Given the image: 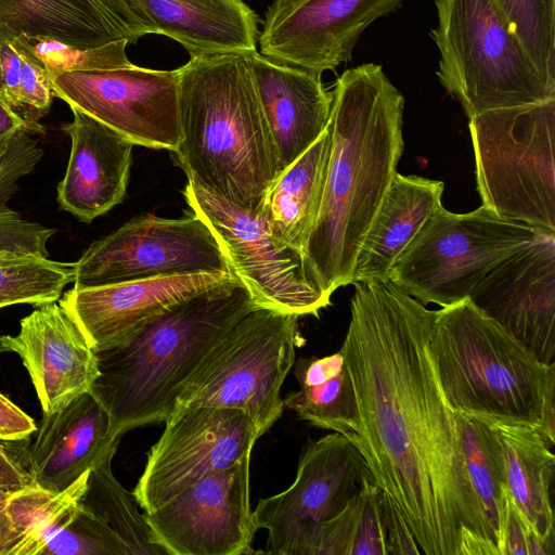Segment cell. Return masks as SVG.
Segmentation results:
<instances>
[{
  "mask_svg": "<svg viewBox=\"0 0 555 555\" xmlns=\"http://www.w3.org/2000/svg\"><path fill=\"white\" fill-rule=\"evenodd\" d=\"M201 272L233 274L208 224L194 212L179 219L146 214L94 241L75 262L73 287Z\"/></svg>",
  "mask_w": 555,
  "mask_h": 555,
  "instance_id": "11",
  "label": "cell"
},
{
  "mask_svg": "<svg viewBox=\"0 0 555 555\" xmlns=\"http://www.w3.org/2000/svg\"><path fill=\"white\" fill-rule=\"evenodd\" d=\"M456 414L466 470L502 555L507 487L501 444L492 426Z\"/></svg>",
  "mask_w": 555,
  "mask_h": 555,
  "instance_id": "32",
  "label": "cell"
},
{
  "mask_svg": "<svg viewBox=\"0 0 555 555\" xmlns=\"http://www.w3.org/2000/svg\"><path fill=\"white\" fill-rule=\"evenodd\" d=\"M156 34L133 0H0V37H46L87 49Z\"/></svg>",
  "mask_w": 555,
  "mask_h": 555,
  "instance_id": "20",
  "label": "cell"
},
{
  "mask_svg": "<svg viewBox=\"0 0 555 555\" xmlns=\"http://www.w3.org/2000/svg\"><path fill=\"white\" fill-rule=\"evenodd\" d=\"M380 498L388 555L422 554L410 527L395 502L383 491Z\"/></svg>",
  "mask_w": 555,
  "mask_h": 555,
  "instance_id": "41",
  "label": "cell"
},
{
  "mask_svg": "<svg viewBox=\"0 0 555 555\" xmlns=\"http://www.w3.org/2000/svg\"><path fill=\"white\" fill-rule=\"evenodd\" d=\"M90 470L60 492L31 482L3 496L10 526L7 555H41L50 539L70 519L87 489Z\"/></svg>",
  "mask_w": 555,
  "mask_h": 555,
  "instance_id": "29",
  "label": "cell"
},
{
  "mask_svg": "<svg viewBox=\"0 0 555 555\" xmlns=\"http://www.w3.org/2000/svg\"><path fill=\"white\" fill-rule=\"evenodd\" d=\"M298 319L266 307L248 312L199 363L175 410L237 409L249 416L260 436L266 434L283 414L280 392L295 363Z\"/></svg>",
  "mask_w": 555,
  "mask_h": 555,
  "instance_id": "9",
  "label": "cell"
},
{
  "mask_svg": "<svg viewBox=\"0 0 555 555\" xmlns=\"http://www.w3.org/2000/svg\"><path fill=\"white\" fill-rule=\"evenodd\" d=\"M380 495L382 490L373 479L365 481L350 555H388Z\"/></svg>",
  "mask_w": 555,
  "mask_h": 555,
  "instance_id": "38",
  "label": "cell"
},
{
  "mask_svg": "<svg viewBox=\"0 0 555 555\" xmlns=\"http://www.w3.org/2000/svg\"><path fill=\"white\" fill-rule=\"evenodd\" d=\"M179 117L172 154L188 181L260 211L281 167L247 54L191 57L179 67Z\"/></svg>",
  "mask_w": 555,
  "mask_h": 555,
  "instance_id": "3",
  "label": "cell"
},
{
  "mask_svg": "<svg viewBox=\"0 0 555 555\" xmlns=\"http://www.w3.org/2000/svg\"><path fill=\"white\" fill-rule=\"evenodd\" d=\"M31 483L26 467L0 442V496Z\"/></svg>",
  "mask_w": 555,
  "mask_h": 555,
  "instance_id": "43",
  "label": "cell"
},
{
  "mask_svg": "<svg viewBox=\"0 0 555 555\" xmlns=\"http://www.w3.org/2000/svg\"><path fill=\"white\" fill-rule=\"evenodd\" d=\"M373 479L349 436L334 433L302 448L294 482L260 499L253 512L258 529L268 530V553L304 555L318 526L338 514Z\"/></svg>",
  "mask_w": 555,
  "mask_h": 555,
  "instance_id": "12",
  "label": "cell"
},
{
  "mask_svg": "<svg viewBox=\"0 0 555 555\" xmlns=\"http://www.w3.org/2000/svg\"><path fill=\"white\" fill-rule=\"evenodd\" d=\"M55 98L134 145L173 152L180 140L179 68L75 70L52 79Z\"/></svg>",
  "mask_w": 555,
  "mask_h": 555,
  "instance_id": "14",
  "label": "cell"
},
{
  "mask_svg": "<svg viewBox=\"0 0 555 555\" xmlns=\"http://www.w3.org/2000/svg\"><path fill=\"white\" fill-rule=\"evenodd\" d=\"M331 151L328 121L317 141L273 180L260 209L271 233L302 254L320 212Z\"/></svg>",
  "mask_w": 555,
  "mask_h": 555,
  "instance_id": "26",
  "label": "cell"
},
{
  "mask_svg": "<svg viewBox=\"0 0 555 555\" xmlns=\"http://www.w3.org/2000/svg\"><path fill=\"white\" fill-rule=\"evenodd\" d=\"M42 65L51 82L62 73L111 69L132 65L126 54L128 41L121 39L96 48H76L46 37H16Z\"/></svg>",
  "mask_w": 555,
  "mask_h": 555,
  "instance_id": "36",
  "label": "cell"
},
{
  "mask_svg": "<svg viewBox=\"0 0 555 555\" xmlns=\"http://www.w3.org/2000/svg\"><path fill=\"white\" fill-rule=\"evenodd\" d=\"M10 543V526L3 505V496H0V555H7Z\"/></svg>",
  "mask_w": 555,
  "mask_h": 555,
  "instance_id": "45",
  "label": "cell"
},
{
  "mask_svg": "<svg viewBox=\"0 0 555 555\" xmlns=\"http://www.w3.org/2000/svg\"><path fill=\"white\" fill-rule=\"evenodd\" d=\"M547 234L481 205L464 214L437 208L391 269L389 281L423 305L470 297L500 262Z\"/></svg>",
  "mask_w": 555,
  "mask_h": 555,
  "instance_id": "8",
  "label": "cell"
},
{
  "mask_svg": "<svg viewBox=\"0 0 555 555\" xmlns=\"http://www.w3.org/2000/svg\"><path fill=\"white\" fill-rule=\"evenodd\" d=\"M34 420L0 392V441H20L35 433Z\"/></svg>",
  "mask_w": 555,
  "mask_h": 555,
  "instance_id": "42",
  "label": "cell"
},
{
  "mask_svg": "<svg viewBox=\"0 0 555 555\" xmlns=\"http://www.w3.org/2000/svg\"><path fill=\"white\" fill-rule=\"evenodd\" d=\"M183 195L211 229L233 274L259 307L302 317L318 315L331 305L304 254L276 238L260 211L235 206L191 181Z\"/></svg>",
  "mask_w": 555,
  "mask_h": 555,
  "instance_id": "10",
  "label": "cell"
},
{
  "mask_svg": "<svg viewBox=\"0 0 555 555\" xmlns=\"http://www.w3.org/2000/svg\"><path fill=\"white\" fill-rule=\"evenodd\" d=\"M332 151L320 212L304 250L330 296L352 284L362 240L403 153L404 96L383 67L365 63L335 81Z\"/></svg>",
  "mask_w": 555,
  "mask_h": 555,
  "instance_id": "2",
  "label": "cell"
},
{
  "mask_svg": "<svg viewBox=\"0 0 555 555\" xmlns=\"http://www.w3.org/2000/svg\"><path fill=\"white\" fill-rule=\"evenodd\" d=\"M41 555H127L113 530L79 501L70 519L46 544Z\"/></svg>",
  "mask_w": 555,
  "mask_h": 555,
  "instance_id": "37",
  "label": "cell"
},
{
  "mask_svg": "<svg viewBox=\"0 0 555 555\" xmlns=\"http://www.w3.org/2000/svg\"><path fill=\"white\" fill-rule=\"evenodd\" d=\"M429 350L455 413L538 429L555 442V363L546 364L469 299L435 310Z\"/></svg>",
  "mask_w": 555,
  "mask_h": 555,
  "instance_id": "5",
  "label": "cell"
},
{
  "mask_svg": "<svg viewBox=\"0 0 555 555\" xmlns=\"http://www.w3.org/2000/svg\"><path fill=\"white\" fill-rule=\"evenodd\" d=\"M22 130L31 133L27 125L0 100V146Z\"/></svg>",
  "mask_w": 555,
  "mask_h": 555,
  "instance_id": "44",
  "label": "cell"
},
{
  "mask_svg": "<svg viewBox=\"0 0 555 555\" xmlns=\"http://www.w3.org/2000/svg\"><path fill=\"white\" fill-rule=\"evenodd\" d=\"M436 75L469 118L555 98L490 0H435Z\"/></svg>",
  "mask_w": 555,
  "mask_h": 555,
  "instance_id": "7",
  "label": "cell"
},
{
  "mask_svg": "<svg viewBox=\"0 0 555 555\" xmlns=\"http://www.w3.org/2000/svg\"><path fill=\"white\" fill-rule=\"evenodd\" d=\"M1 343L20 356L44 413L89 392L99 375L95 349L59 300L37 306Z\"/></svg>",
  "mask_w": 555,
  "mask_h": 555,
  "instance_id": "19",
  "label": "cell"
},
{
  "mask_svg": "<svg viewBox=\"0 0 555 555\" xmlns=\"http://www.w3.org/2000/svg\"><path fill=\"white\" fill-rule=\"evenodd\" d=\"M75 279V262L0 249V309L28 304L40 306L57 301Z\"/></svg>",
  "mask_w": 555,
  "mask_h": 555,
  "instance_id": "34",
  "label": "cell"
},
{
  "mask_svg": "<svg viewBox=\"0 0 555 555\" xmlns=\"http://www.w3.org/2000/svg\"><path fill=\"white\" fill-rule=\"evenodd\" d=\"M498 435L507 492L529 528L554 554L555 518L551 487L555 474L552 447L541 433L526 426H492Z\"/></svg>",
  "mask_w": 555,
  "mask_h": 555,
  "instance_id": "27",
  "label": "cell"
},
{
  "mask_svg": "<svg viewBox=\"0 0 555 555\" xmlns=\"http://www.w3.org/2000/svg\"><path fill=\"white\" fill-rule=\"evenodd\" d=\"M113 457L108 455L90 470L80 503L113 530L127 555H168L155 542L145 515L138 509L134 493L115 478Z\"/></svg>",
  "mask_w": 555,
  "mask_h": 555,
  "instance_id": "31",
  "label": "cell"
},
{
  "mask_svg": "<svg viewBox=\"0 0 555 555\" xmlns=\"http://www.w3.org/2000/svg\"><path fill=\"white\" fill-rule=\"evenodd\" d=\"M156 34L191 57L257 51L258 15L242 0H133Z\"/></svg>",
  "mask_w": 555,
  "mask_h": 555,
  "instance_id": "24",
  "label": "cell"
},
{
  "mask_svg": "<svg viewBox=\"0 0 555 555\" xmlns=\"http://www.w3.org/2000/svg\"><path fill=\"white\" fill-rule=\"evenodd\" d=\"M468 299L540 361L555 363V235L500 262Z\"/></svg>",
  "mask_w": 555,
  "mask_h": 555,
  "instance_id": "17",
  "label": "cell"
},
{
  "mask_svg": "<svg viewBox=\"0 0 555 555\" xmlns=\"http://www.w3.org/2000/svg\"><path fill=\"white\" fill-rule=\"evenodd\" d=\"M502 555H550L541 540L526 524L508 492L503 526Z\"/></svg>",
  "mask_w": 555,
  "mask_h": 555,
  "instance_id": "40",
  "label": "cell"
},
{
  "mask_svg": "<svg viewBox=\"0 0 555 555\" xmlns=\"http://www.w3.org/2000/svg\"><path fill=\"white\" fill-rule=\"evenodd\" d=\"M54 98L42 65L16 37H0V100L33 134H44L40 119L49 113Z\"/></svg>",
  "mask_w": 555,
  "mask_h": 555,
  "instance_id": "33",
  "label": "cell"
},
{
  "mask_svg": "<svg viewBox=\"0 0 555 555\" xmlns=\"http://www.w3.org/2000/svg\"><path fill=\"white\" fill-rule=\"evenodd\" d=\"M340 350L359 429L346 434L425 555H500L469 480L457 414L429 350L435 310L391 281L357 282Z\"/></svg>",
  "mask_w": 555,
  "mask_h": 555,
  "instance_id": "1",
  "label": "cell"
},
{
  "mask_svg": "<svg viewBox=\"0 0 555 555\" xmlns=\"http://www.w3.org/2000/svg\"><path fill=\"white\" fill-rule=\"evenodd\" d=\"M233 276L223 272H201L73 287L62 294L59 302L95 351H100L127 343L175 305Z\"/></svg>",
  "mask_w": 555,
  "mask_h": 555,
  "instance_id": "18",
  "label": "cell"
},
{
  "mask_svg": "<svg viewBox=\"0 0 555 555\" xmlns=\"http://www.w3.org/2000/svg\"><path fill=\"white\" fill-rule=\"evenodd\" d=\"M294 375L299 388L283 400L300 420L339 434H356L359 412L341 350L325 357L299 358Z\"/></svg>",
  "mask_w": 555,
  "mask_h": 555,
  "instance_id": "28",
  "label": "cell"
},
{
  "mask_svg": "<svg viewBox=\"0 0 555 555\" xmlns=\"http://www.w3.org/2000/svg\"><path fill=\"white\" fill-rule=\"evenodd\" d=\"M70 109L73 120L64 127L70 154L57 184V203L89 223L125 198L134 144L95 118Z\"/></svg>",
  "mask_w": 555,
  "mask_h": 555,
  "instance_id": "22",
  "label": "cell"
},
{
  "mask_svg": "<svg viewBox=\"0 0 555 555\" xmlns=\"http://www.w3.org/2000/svg\"><path fill=\"white\" fill-rule=\"evenodd\" d=\"M43 156L39 140L22 130L0 146V249L49 257L48 243L56 229L28 220L9 203L20 181Z\"/></svg>",
  "mask_w": 555,
  "mask_h": 555,
  "instance_id": "30",
  "label": "cell"
},
{
  "mask_svg": "<svg viewBox=\"0 0 555 555\" xmlns=\"http://www.w3.org/2000/svg\"><path fill=\"white\" fill-rule=\"evenodd\" d=\"M256 307L233 276L175 305L127 343L96 351L99 375L90 392L108 414L112 433L121 437L165 422L199 363Z\"/></svg>",
  "mask_w": 555,
  "mask_h": 555,
  "instance_id": "4",
  "label": "cell"
},
{
  "mask_svg": "<svg viewBox=\"0 0 555 555\" xmlns=\"http://www.w3.org/2000/svg\"><path fill=\"white\" fill-rule=\"evenodd\" d=\"M468 127L482 205L555 235V98L482 112Z\"/></svg>",
  "mask_w": 555,
  "mask_h": 555,
  "instance_id": "6",
  "label": "cell"
},
{
  "mask_svg": "<svg viewBox=\"0 0 555 555\" xmlns=\"http://www.w3.org/2000/svg\"><path fill=\"white\" fill-rule=\"evenodd\" d=\"M249 462L246 455L145 512L155 542L168 555L250 553L258 527L249 504Z\"/></svg>",
  "mask_w": 555,
  "mask_h": 555,
  "instance_id": "15",
  "label": "cell"
},
{
  "mask_svg": "<svg viewBox=\"0 0 555 555\" xmlns=\"http://www.w3.org/2000/svg\"><path fill=\"white\" fill-rule=\"evenodd\" d=\"M360 492L338 514L318 526L304 555H350L360 511Z\"/></svg>",
  "mask_w": 555,
  "mask_h": 555,
  "instance_id": "39",
  "label": "cell"
},
{
  "mask_svg": "<svg viewBox=\"0 0 555 555\" xmlns=\"http://www.w3.org/2000/svg\"><path fill=\"white\" fill-rule=\"evenodd\" d=\"M403 0H273L258 36L260 54L322 75L351 60L365 28Z\"/></svg>",
  "mask_w": 555,
  "mask_h": 555,
  "instance_id": "16",
  "label": "cell"
},
{
  "mask_svg": "<svg viewBox=\"0 0 555 555\" xmlns=\"http://www.w3.org/2000/svg\"><path fill=\"white\" fill-rule=\"evenodd\" d=\"M508 30L555 93V0H490Z\"/></svg>",
  "mask_w": 555,
  "mask_h": 555,
  "instance_id": "35",
  "label": "cell"
},
{
  "mask_svg": "<svg viewBox=\"0 0 555 555\" xmlns=\"http://www.w3.org/2000/svg\"><path fill=\"white\" fill-rule=\"evenodd\" d=\"M247 59L282 171L325 130L332 91L325 89L322 75L272 61L257 51Z\"/></svg>",
  "mask_w": 555,
  "mask_h": 555,
  "instance_id": "23",
  "label": "cell"
},
{
  "mask_svg": "<svg viewBox=\"0 0 555 555\" xmlns=\"http://www.w3.org/2000/svg\"><path fill=\"white\" fill-rule=\"evenodd\" d=\"M259 437L256 425L241 410L209 405L176 409L147 452L133 491L139 506L154 511L199 479L229 468L250 455Z\"/></svg>",
  "mask_w": 555,
  "mask_h": 555,
  "instance_id": "13",
  "label": "cell"
},
{
  "mask_svg": "<svg viewBox=\"0 0 555 555\" xmlns=\"http://www.w3.org/2000/svg\"><path fill=\"white\" fill-rule=\"evenodd\" d=\"M35 434L26 469L33 483L54 492L115 455L121 438L112 433L108 414L90 391L61 410L43 412Z\"/></svg>",
  "mask_w": 555,
  "mask_h": 555,
  "instance_id": "21",
  "label": "cell"
},
{
  "mask_svg": "<svg viewBox=\"0 0 555 555\" xmlns=\"http://www.w3.org/2000/svg\"><path fill=\"white\" fill-rule=\"evenodd\" d=\"M443 190L442 181L396 172L362 240L352 284L389 281L400 255L442 205Z\"/></svg>",
  "mask_w": 555,
  "mask_h": 555,
  "instance_id": "25",
  "label": "cell"
}]
</instances>
